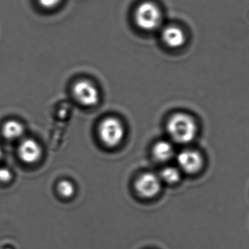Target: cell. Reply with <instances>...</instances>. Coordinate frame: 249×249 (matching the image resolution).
Returning a JSON list of instances; mask_svg holds the SVG:
<instances>
[{
  "mask_svg": "<svg viewBox=\"0 0 249 249\" xmlns=\"http://www.w3.org/2000/svg\"><path fill=\"white\" fill-rule=\"evenodd\" d=\"M101 140L109 147H115L124 138V126L118 118L108 117L101 122L99 127Z\"/></svg>",
  "mask_w": 249,
  "mask_h": 249,
  "instance_id": "3957f363",
  "label": "cell"
},
{
  "mask_svg": "<svg viewBox=\"0 0 249 249\" xmlns=\"http://www.w3.org/2000/svg\"><path fill=\"white\" fill-rule=\"evenodd\" d=\"M134 20L139 29L151 32L158 29L161 24L162 13L160 7L153 1H143L136 7Z\"/></svg>",
  "mask_w": 249,
  "mask_h": 249,
  "instance_id": "7a4b0ae2",
  "label": "cell"
},
{
  "mask_svg": "<svg viewBox=\"0 0 249 249\" xmlns=\"http://www.w3.org/2000/svg\"><path fill=\"white\" fill-rule=\"evenodd\" d=\"M58 193L64 197H70L74 195L75 189L74 184L69 180H62L57 185Z\"/></svg>",
  "mask_w": 249,
  "mask_h": 249,
  "instance_id": "7c38bea8",
  "label": "cell"
},
{
  "mask_svg": "<svg viewBox=\"0 0 249 249\" xmlns=\"http://www.w3.org/2000/svg\"><path fill=\"white\" fill-rule=\"evenodd\" d=\"M39 4L45 9H53L58 6L61 0H38Z\"/></svg>",
  "mask_w": 249,
  "mask_h": 249,
  "instance_id": "5bb4252c",
  "label": "cell"
},
{
  "mask_svg": "<svg viewBox=\"0 0 249 249\" xmlns=\"http://www.w3.org/2000/svg\"><path fill=\"white\" fill-rule=\"evenodd\" d=\"M135 187L139 196L145 198H151L160 191V178L152 173H145L137 178Z\"/></svg>",
  "mask_w": 249,
  "mask_h": 249,
  "instance_id": "5b68a950",
  "label": "cell"
},
{
  "mask_svg": "<svg viewBox=\"0 0 249 249\" xmlns=\"http://www.w3.org/2000/svg\"><path fill=\"white\" fill-rule=\"evenodd\" d=\"M161 37L164 43L171 48H181L186 42L184 31L176 26H166L162 30Z\"/></svg>",
  "mask_w": 249,
  "mask_h": 249,
  "instance_id": "ba28073f",
  "label": "cell"
},
{
  "mask_svg": "<svg viewBox=\"0 0 249 249\" xmlns=\"http://www.w3.org/2000/svg\"><path fill=\"white\" fill-rule=\"evenodd\" d=\"M161 178L165 182L170 184H176L178 182L181 178V174L179 170L175 167H166L161 171Z\"/></svg>",
  "mask_w": 249,
  "mask_h": 249,
  "instance_id": "8fae6325",
  "label": "cell"
},
{
  "mask_svg": "<svg viewBox=\"0 0 249 249\" xmlns=\"http://www.w3.org/2000/svg\"><path fill=\"white\" fill-rule=\"evenodd\" d=\"M13 178V174L11 171L6 168H0V183L7 184Z\"/></svg>",
  "mask_w": 249,
  "mask_h": 249,
  "instance_id": "4fadbf2b",
  "label": "cell"
},
{
  "mask_svg": "<svg viewBox=\"0 0 249 249\" xmlns=\"http://www.w3.org/2000/svg\"><path fill=\"white\" fill-rule=\"evenodd\" d=\"M178 166L187 174H196L203 167V160L201 155L197 151L187 149L180 152L177 156Z\"/></svg>",
  "mask_w": 249,
  "mask_h": 249,
  "instance_id": "52a82bcc",
  "label": "cell"
},
{
  "mask_svg": "<svg viewBox=\"0 0 249 249\" xmlns=\"http://www.w3.org/2000/svg\"><path fill=\"white\" fill-rule=\"evenodd\" d=\"M1 133L7 140H16L23 136L24 127L23 124L16 120H10L3 124Z\"/></svg>",
  "mask_w": 249,
  "mask_h": 249,
  "instance_id": "9c48e42d",
  "label": "cell"
},
{
  "mask_svg": "<svg viewBox=\"0 0 249 249\" xmlns=\"http://www.w3.org/2000/svg\"><path fill=\"white\" fill-rule=\"evenodd\" d=\"M167 130L174 142L188 143L196 137L197 125L191 116L178 112L174 114L168 120Z\"/></svg>",
  "mask_w": 249,
  "mask_h": 249,
  "instance_id": "6da1fadb",
  "label": "cell"
},
{
  "mask_svg": "<svg viewBox=\"0 0 249 249\" xmlns=\"http://www.w3.org/2000/svg\"><path fill=\"white\" fill-rule=\"evenodd\" d=\"M1 158H2V152H1V149H0V161H1Z\"/></svg>",
  "mask_w": 249,
  "mask_h": 249,
  "instance_id": "9a60e30c",
  "label": "cell"
},
{
  "mask_svg": "<svg viewBox=\"0 0 249 249\" xmlns=\"http://www.w3.org/2000/svg\"><path fill=\"white\" fill-rule=\"evenodd\" d=\"M152 153L157 160L167 162L174 156V149L170 142L160 141L154 145Z\"/></svg>",
  "mask_w": 249,
  "mask_h": 249,
  "instance_id": "30bf717a",
  "label": "cell"
},
{
  "mask_svg": "<svg viewBox=\"0 0 249 249\" xmlns=\"http://www.w3.org/2000/svg\"><path fill=\"white\" fill-rule=\"evenodd\" d=\"M42 154L40 144L33 139H23L18 148L19 158L26 164L36 163L40 160Z\"/></svg>",
  "mask_w": 249,
  "mask_h": 249,
  "instance_id": "8992f818",
  "label": "cell"
},
{
  "mask_svg": "<svg viewBox=\"0 0 249 249\" xmlns=\"http://www.w3.org/2000/svg\"><path fill=\"white\" fill-rule=\"evenodd\" d=\"M73 94L79 103L86 107H93L99 103V91L93 83L87 80L77 81L73 86Z\"/></svg>",
  "mask_w": 249,
  "mask_h": 249,
  "instance_id": "277c9868",
  "label": "cell"
}]
</instances>
